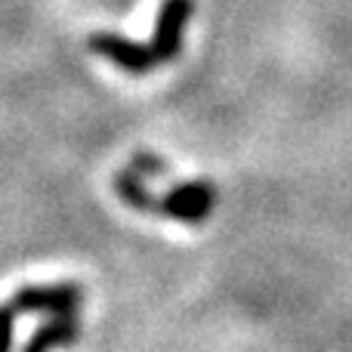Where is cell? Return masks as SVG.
<instances>
[{"label": "cell", "mask_w": 352, "mask_h": 352, "mask_svg": "<svg viewBox=\"0 0 352 352\" xmlns=\"http://www.w3.org/2000/svg\"><path fill=\"white\" fill-rule=\"evenodd\" d=\"M80 337V324L74 316H56L53 322L41 324L31 334V340L25 343L22 352H53V349H65L72 343H78Z\"/></svg>", "instance_id": "5"}, {"label": "cell", "mask_w": 352, "mask_h": 352, "mask_svg": "<svg viewBox=\"0 0 352 352\" xmlns=\"http://www.w3.org/2000/svg\"><path fill=\"white\" fill-rule=\"evenodd\" d=\"M84 300L78 281H53V285H25L16 291L12 306L19 316H31V312H47V316H74Z\"/></svg>", "instance_id": "1"}, {"label": "cell", "mask_w": 352, "mask_h": 352, "mask_svg": "<svg viewBox=\"0 0 352 352\" xmlns=\"http://www.w3.org/2000/svg\"><path fill=\"white\" fill-rule=\"evenodd\" d=\"M130 170L133 173H140V176H161V173H167V164L158 158V155H148V152H140V155H133V161H130Z\"/></svg>", "instance_id": "8"}, {"label": "cell", "mask_w": 352, "mask_h": 352, "mask_svg": "<svg viewBox=\"0 0 352 352\" xmlns=\"http://www.w3.org/2000/svg\"><path fill=\"white\" fill-rule=\"evenodd\" d=\"M192 12H195V0H164L158 6L155 28H152V53L161 65L173 62L179 56L182 37H186V28L192 22Z\"/></svg>", "instance_id": "3"}, {"label": "cell", "mask_w": 352, "mask_h": 352, "mask_svg": "<svg viewBox=\"0 0 352 352\" xmlns=\"http://www.w3.org/2000/svg\"><path fill=\"white\" fill-rule=\"evenodd\" d=\"M213 204H217V188L207 179H192V182H179L173 186L164 198L158 201V213L161 217L179 219V223H204L210 217Z\"/></svg>", "instance_id": "2"}, {"label": "cell", "mask_w": 352, "mask_h": 352, "mask_svg": "<svg viewBox=\"0 0 352 352\" xmlns=\"http://www.w3.org/2000/svg\"><path fill=\"white\" fill-rule=\"evenodd\" d=\"M16 316H19V309L12 306V300L0 303V352H10V346H12V331H16Z\"/></svg>", "instance_id": "7"}, {"label": "cell", "mask_w": 352, "mask_h": 352, "mask_svg": "<svg viewBox=\"0 0 352 352\" xmlns=\"http://www.w3.org/2000/svg\"><path fill=\"white\" fill-rule=\"evenodd\" d=\"M115 188H118V195H121L124 204H130L133 210L158 213V201H161V198H155V195L146 188L142 176H140V173H133L130 167H127L124 173H118V176H115Z\"/></svg>", "instance_id": "6"}, {"label": "cell", "mask_w": 352, "mask_h": 352, "mask_svg": "<svg viewBox=\"0 0 352 352\" xmlns=\"http://www.w3.org/2000/svg\"><path fill=\"white\" fill-rule=\"evenodd\" d=\"M87 43H90V50L96 56L109 59L111 65H118L127 74H146V72H152L155 65H161V62L155 59L152 47H142V43L118 34V31H93Z\"/></svg>", "instance_id": "4"}]
</instances>
